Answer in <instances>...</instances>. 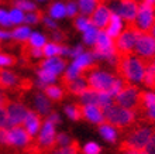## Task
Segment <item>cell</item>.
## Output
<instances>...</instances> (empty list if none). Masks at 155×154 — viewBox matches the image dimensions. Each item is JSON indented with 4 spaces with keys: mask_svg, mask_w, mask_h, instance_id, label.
Segmentation results:
<instances>
[{
    "mask_svg": "<svg viewBox=\"0 0 155 154\" xmlns=\"http://www.w3.org/2000/svg\"><path fill=\"white\" fill-rule=\"evenodd\" d=\"M7 38H12V33L0 30V41H2V40H7Z\"/></svg>",
    "mask_w": 155,
    "mask_h": 154,
    "instance_id": "db71d44e",
    "label": "cell"
},
{
    "mask_svg": "<svg viewBox=\"0 0 155 154\" xmlns=\"http://www.w3.org/2000/svg\"><path fill=\"white\" fill-rule=\"evenodd\" d=\"M118 151H120L121 154H144V150H137V149L121 146V144H120V147H118Z\"/></svg>",
    "mask_w": 155,
    "mask_h": 154,
    "instance_id": "bcb514c9",
    "label": "cell"
},
{
    "mask_svg": "<svg viewBox=\"0 0 155 154\" xmlns=\"http://www.w3.org/2000/svg\"><path fill=\"white\" fill-rule=\"evenodd\" d=\"M90 24H92V23H90V20L87 17H78L76 20H75V27H76L78 30H81V31H85Z\"/></svg>",
    "mask_w": 155,
    "mask_h": 154,
    "instance_id": "60d3db41",
    "label": "cell"
},
{
    "mask_svg": "<svg viewBox=\"0 0 155 154\" xmlns=\"http://www.w3.org/2000/svg\"><path fill=\"white\" fill-rule=\"evenodd\" d=\"M83 153L85 154H99L100 153V147L96 143H87L85 147H83Z\"/></svg>",
    "mask_w": 155,
    "mask_h": 154,
    "instance_id": "b9f144b4",
    "label": "cell"
},
{
    "mask_svg": "<svg viewBox=\"0 0 155 154\" xmlns=\"http://www.w3.org/2000/svg\"><path fill=\"white\" fill-rule=\"evenodd\" d=\"M55 126L51 120H45L44 126L40 132V136L35 139V144H37V149L41 154L45 153H51L52 150H55L57 147V143H55Z\"/></svg>",
    "mask_w": 155,
    "mask_h": 154,
    "instance_id": "ba28073f",
    "label": "cell"
},
{
    "mask_svg": "<svg viewBox=\"0 0 155 154\" xmlns=\"http://www.w3.org/2000/svg\"><path fill=\"white\" fill-rule=\"evenodd\" d=\"M148 65H151L152 68H154V71H155V55L151 57V58H148Z\"/></svg>",
    "mask_w": 155,
    "mask_h": 154,
    "instance_id": "9f6ffc18",
    "label": "cell"
},
{
    "mask_svg": "<svg viewBox=\"0 0 155 154\" xmlns=\"http://www.w3.org/2000/svg\"><path fill=\"white\" fill-rule=\"evenodd\" d=\"M114 96L113 95H110L109 92H100L99 93V101H97V105L102 108L103 110L106 109V108H109V106L114 105Z\"/></svg>",
    "mask_w": 155,
    "mask_h": 154,
    "instance_id": "4dcf8cb0",
    "label": "cell"
},
{
    "mask_svg": "<svg viewBox=\"0 0 155 154\" xmlns=\"http://www.w3.org/2000/svg\"><path fill=\"white\" fill-rule=\"evenodd\" d=\"M42 54L45 57H59L61 54H64V47L57 43H49L42 47Z\"/></svg>",
    "mask_w": 155,
    "mask_h": 154,
    "instance_id": "cb8c5ba5",
    "label": "cell"
},
{
    "mask_svg": "<svg viewBox=\"0 0 155 154\" xmlns=\"http://www.w3.org/2000/svg\"><path fill=\"white\" fill-rule=\"evenodd\" d=\"M65 65H66L65 60H62L59 57H47V60H44V61H41L38 64V68L47 69V71H51V72L58 75L59 72L64 71Z\"/></svg>",
    "mask_w": 155,
    "mask_h": 154,
    "instance_id": "d6986e66",
    "label": "cell"
},
{
    "mask_svg": "<svg viewBox=\"0 0 155 154\" xmlns=\"http://www.w3.org/2000/svg\"><path fill=\"white\" fill-rule=\"evenodd\" d=\"M0 24L7 27V26L12 24V20H10V14L6 13L4 10H0Z\"/></svg>",
    "mask_w": 155,
    "mask_h": 154,
    "instance_id": "c3c4849f",
    "label": "cell"
},
{
    "mask_svg": "<svg viewBox=\"0 0 155 154\" xmlns=\"http://www.w3.org/2000/svg\"><path fill=\"white\" fill-rule=\"evenodd\" d=\"M110 16H111V12H110V9H109V6H106V4H103V3H99L97 7L94 9V12L89 16V20L99 30H104L106 26L109 24Z\"/></svg>",
    "mask_w": 155,
    "mask_h": 154,
    "instance_id": "5bb4252c",
    "label": "cell"
},
{
    "mask_svg": "<svg viewBox=\"0 0 155 154\" xmlns=\"http://www.w3.org/2000/svg\"><path fill=\"white\" fill-rule=\"evenodd\" d=\"M0 127H7L8 129V119L6 106H0Z\"/></svg>",
    "mask_w": 155,
    "mask_h": 154,
    "instance_id": "f6af8a7d",
    "label": "cell"
},
{
    "mask_svg": "<svg viewBox=\"0 0 155 154\" xmlns=\"http://www.w3.org/2000/svg\"><path fill=\"white\" fill-rule=\"evenodd\" d=\"M41 125H42V115L38 113V112L28 110V113H27V116H25L24 122H23L21 126L27 130V133H28L30 136L35 137L41 129Z\"/></svg>",
    "mask_w": 155,
    "mask_h": 154,
    "instance_id": "e0dca14e",
    "label": "cell"
},
{
    "mask_svg": "<svg viewBox=\"0 0 155 154\" xmlns=\"http://www.w3.org/2000/svg\"><path fill=\"white\" fill-rule=\"evenodd\" d=\"M10 20H12V24H20L24 21V13L20 9H13L10 12Z\"/></svg>",
    "mask_w": 155,
    "mask_h": 154,
    "instance_id": "74e56055",
    "label": "cell"
},
{
    "mask_svg": "<svg viewBox=\"0 0 155 154\" xmlns=\"http://www.w3.org/2000/svg\"><path fill=\"white\" fill-rule=\"evenodd\" d=\"M65 112L72 120H81L82 119V103H74V105L66 106Z\"/></svg>",
    "mask_w": 155,
    "mask_h": 154,
    "instance_id": "f546056e",
    "label": "cell"
},
{
    "mask_svg": "<svg viewBox=\"0 0 155 154\" xmlns=\"http://www.w3.org/2000/svg\"><path fill=\"white\" fill-rule=\"evenodd\" d=\"M17 64V58L13 55H6V54H0V67H12Z\"/></svg>",
    "mask_w": 155,
    "mask_h": 154,
    "instance_id": "ab89813d",
    "label": "cell"
},
{
    "mask_svg": "<svg viewBox=\"0 0 155 154\" xmlns=\"http://www.w3.org/2000/svg\"><path fill=\"white\" fill-rule=\"evenodd\" d=\"M143 2H147V3H151V4H155V0H143Z\"/></svg>",
    "mask_w": 155,
    "mask_h": 154,
    "instance_id": "680465c9",
    "label": "cell"
},
{
    "mask_svg": "<svg viewBox=\"0 0 155 154\" xmlns=\"http://www.w3.org/2000/svg\"><path fill=\"white\" fill-rule=\"evenodd\" d=\"M44 19V14L41 10H35V12H30L27 16H24V21L27 24H37L38 21Z\"/></svg>",
    "mask_w": 155,
    "mask_h": 154,
    "instance_id": "8d00e7d4",
    "label": "cell"
},
{
    "mask_svg": "<svg viewBox=\"0 0 155 154\" xmlns=\"http://www.w3.org/2000/svg\"><path fill=\"white\" fill-rule=\"evenodd\" d=\"M141 92L143 91L134 86L131 82H126L123 89L114 96L116 105L137 112V109L140 108V101H141Z\"/></svg>",
    "mask_w": 155,
    "mask_h": 154,
    "instance_id": "277c9868",
    "label": "cell"
},
{
    "mask_svg": "<svg viewBox=\"0 0 155 154\" xmlns=\"http://www.w3.org/2000/svg\"><path fill=\"white\" fill-rule=\"evenodd\" d=\"M93 58H94L93 54H89V53L83 54V53H82L81 55H78V57H76V60H75V62L72 65L82 71V69H85L87 65H90L92 62H93Z\"/></svg>",
    "mask_w": 155,
    "mask_h": 154,
    "instance_id": "484cf974",
    "label": "cell"
},
{
    "mask_svg": "<svg viewBox=\"0 0 155 154\" xmlns=\"http://www.w3.org/2000/svg\"><path fill=\"white\" fill-rule=\"evenodd\" d=\"M123 29V21H121V17L118 16L117 13L111 12V16H110V20H109V24L106 26V33L109 36L116 40L118 37V34L121 33Z\"/></svg>",
    "mask_w": 155,
    "mask_h": 154,
    "instance_id": "ffe728a7",
    "label": "cell"
},
{
    "mask_svg": "<svg viewBox=\"0 0 155 154\" xmlns=\"http://www.w3.org/2000/svg\"><path fill=\"white\" fill-rule=\"evenodd\" d=\"M61 85H62V88H64V92L75 95V96H79V95L89 86L83 77H79V78H76V79H66V78L62 77Z\"/></svg>",
    "mask_w": 155,
    "mask_h": 154,
    "instance_id": "2e32d148",
    "label": "cell"
},
{
    "mask_svg": "<svg viewBox=\"0 0 155 154\" xmlns=\"http://www.w3.org/2000/svg\"><path fill=\"white\" fill-rule=\"evenodd\" d=\"M140 30L134 26V23H127L126 29L123 30V33L118 34V37L114 41L116 47V54H127V53H134L135 41H137V36L140 34Z\"/></svg>",
    "mask_w": 155,
    "mask_h": 154,
    "instance_id": "5b68a950",
    "label": "cell"
},
{
    "mask_svg": "<svg viewBox=\"0 0 155 154\" xmlns=\"http://www.w3.org/2000/svg\"><path fill=\"white\" fill-rule=\"evenodd\" d=\"M20 82V78L14 72L7 71L4 68H0V89L3 91H13Z\"/></svg>",
    "mask_w": 155,
    "mask_h": 154,
    "instance_id": "ac0fdd59",
    "label": "cell"
},
{
    "mask_svg": "<svg viewBox=\"0 0 155 154\" xmlns=\"http://www.w3.org/2000/svg\"><path fill=\"white\" fill-rule=\"evenodd\" d=\"M82 53H83L82 47H76V48H74V50H69V51H68V55H71V57H75V58H76L78 55H81Z\"/></svg>",
    "mask_w": 155,
    "mask_h": 154,
    "instance_id": "f907efd6",
    "label": "cell"
},
{
    "mask_svg": "<svg viewBox=\"0 0 155 154\" xmlns=\"http://www.w3.org/2000/svg\"><path fill=\"white\" fill-rule=\"evenodd\" d=\"M144 154H155V130L150 139V142L147 143V146L144 147Z\"/></svg>",
    "mask_w": 155,
    "mask_h": 154,
    "instance_id": "7bdbcfd3",
    "label": "cell"
},
{
    "mask_svg": "<svg viewBox=\"0 0 155 154\" xmlns=\"http://www.w3.org/2000/svg\"><path fill=\"white\" fill-rule=\"evenodd\" d=\"M134 54L141 58H151L155 55V37L151 33H140L137 36Z\"/></svg>",
    "mask_w": 155,
    "mask_h": 154,
    "instance_id": "30bf717a",
    "label": "cell"
},
{
    "mask_svg": "<svg viewBox=\"0 0 155 154\" xmlns=\"http://www.w3.org/2000/svg\"><path fill=\"white\" fill-rule=\"evenodd\" d=\"M143 82L145 84L147 88L155 89V71L151 65H147V69H145V75H144Z\"/></svg>",
    "mask_w": 155,
    "mask_h": 154,
    "instance_id": "1f68e13d",
    "label": "cell"
},
{
    "mask_svg": "<svg viewBox=\"0 0 155 154\" xmlns=\"http://www.w3.org/2000/svg\"><path fill=\"white\" fill-rule=\"evenodd\" d=\"M99 91L93 89V88H90L87 86L83 92L79 95V99H81L83 103H93V105H97V101H99Z\"/></svg>",
    "mask_w": 155,
    "mask_h": 154,
    "instance_id": "7402d4cb",
    "label": "cell"
},
{
    "mask_svg": "<svg viewBox=\"0 0 155 154\" xmlns=\"http://www.w3.org/2000/svg\"><path fill=\"white\" fill-rule=\"evenodd\" d=\"M14 6L23 12H34L35 10V4L31 2H27V0H17V2H14Z\"/></svg>",
    "mask_w": 155,
    "mask_h": 154,
    "instance_id": "f35d334b",
    "label": "cell"
},
{
    "mask_svg": "<svg viewBox=\"0 0 155 154\" xmlns=\"http://www.w3.org/2000/svg\"><path fill=\"white\" fill-rule=\"evenodd\" d=\"M33 136L27 133L23 126L8 127V144L7 147H25L33 142Z\"/></svg>",
    "mask_w": 155,
    "mask_h": 154,
    "instance_id": "7c38bea8",
    "label": "cell"
},
{
    "mask_svg": "<svg viewBox=\"0 0 155 154\" xmlns=\"http://www.w3.org/2000/svg\"><path fill=\"white\" fill-rule=\"evenodd\" d=\"M83 33H85L83 40H85L86 44H87V45H94V43H96V38H97V33H99L97 27H94L93 24H90Z\"/></svg>",
    "mask_w": 155,
    "mask_h": 154,
    "instance_id": "f1b7e54d",
    "label": "cell"
},
{
    "mask_svg": "<svg viewBox=\"0 0 155 154\" xmlns=\"http://www.w3.org/2000/svg\"><path fill=\"white\" fill-rule=\"evenodd\" d=\"M140 2L141 0H118V6L116 13L121 19H124L127 23H131V21H134L135 16L138 13Z\"/></svg>",
    "mask_w": 155,
    "mask_h": 154,
    "instance_id": "4fadbf2b",
    "label": "cell"
},
{
    "mask_svg": "<svg viewBox=\"0 0 155 154\" xmlns=\"http://www.w3.org/2000/svg\"><path fill=\"white\" fill-rule=\"evenodd\" d=\"M55 143H57V147H64V146H66V144H69L71 139L68 137L65 133H61L55 137Z\"/></svg>",
    "mask_w": 155,
    "mask_h": 154,
    "instance_id": "ee69618b",
    "label": "cell"
},
{
    "mask_svg": "<svg viewBox=\"0 0 155 154\" xmlns=\"http://www.w3.org/2000/svg\"><path fill=\"white\" fill-rule=\"evenodd\" d=\"M34 106H35L38 113H41L42 116L51 112V102L48 101V96L41 92L34 93Z\"/></svg>",
    "mask_w": 155,
    "mask_h": 154,
    "instance_id": "44dd1931",
    "label": "cell"
},
{
    "mask_svg": "<svg viewBox=\"0 0 155 154\" xmlns=\"http://www.w3.org/2000/svg\"><path fill=\"white\" fill-rule=\"evenodd\" d=\"M30 34H31V33H30L28 27H17V29L12 33V37L17 41H24L30 37Z\"/></svg>",
    "mask_w": 155,
    "mask_h": 154,
    "instance_id": "d590c367",
    "label": "cell"
},
{
    "mask_svg": "<svg viewBox=\"0 0 155 154\" xmlns=\"http://www.w3.org/2000/svg\"><path fill=\"white\" fill-rule=\"evenodd\" d=\"M100 134L103 136V139H106L107 142H110V143H114L117 140V133H116L114 127L107 125V123H103L100 126Z\"/></svg>",
    "mask_w": 155,
    "mask_h": 154,
    "instance_id": "83f0119b",
    "label": "cell"
},
{
    "mask_svg": "<svg viewBox=\"0 0 155 154\" xmlns=\"http://www.w3.org/2000/svg\"><path fill=\"white\" fill-rule=\"evenodd\" d=\"M85 79L90 88H93V89L99 91V92H109L110 93V91H111V88H113V85H114L117 77L96 69V71H92V72L87 74L85 77Z\"/></svg>",
    "mask_w": 155,
    "mask_h": 154,
    "instance_id": "9c48e42d",
    "label": "cell"
},
{
    "mask_svg": "<svg viewBox=\"0 0 155 154\" xmlns=\"http://www.w3.org/2000/svg\"><path fill=\"white\" fill-rule=\"evenodd\" d=\"M6 110H7L8 127L21 126L27 113H28V109L21 102H16V101H8L6 103Z\"/></svg>",
    "mask_w": 155,
    "mask_h": 154,
    "instance_id": "8fae6325",
    "label": "cell"
},
{
    "mask_svg": "<svg viewBox=\"0 0 155 154\" xmlns=\"http://www.w3.org/2000/svg\"><path fill=\"white\" fill-rule=\"evenodd\" d=\"M52 37H54V40H57V41H64V40H65V36H64V33L57 31V30L54 31Z\"/></svg>",
    "mask_w": 155,
    "mask_h": 154,
    "instance_id": "816d5d0a",
    "label": "cell"
},
{
    "mask_svg": "<svg viewBox=\"0 0 155 154\" xmlns=\"http://www.w3.org/2000/svg\"><path fill=\"white\" fill-rule=\"evenodd\" d=\"M116 71L117 77L127 82H143L148 58H141L134 53L116 54Z\"/></svg>",
    "mask_w": 155,
    "mask_h": 154,
    "instance_id": "6da1fadb",
    "label": "cell"
},
{
    "mask_svg": "<svg viewBox=\"0 0 155 154\" xmlns=\"http://www.w3.org/2000/svg\"><path fill=\"white\" fill-rule=\"evenodd\" d=\"M0 2H2V0H0Z\"/></svg>",
    "mask_w": 155,
    "mask_h": 154,
    "instance_id": "91938a15",
    "label": "cell"
},
{
    "mask_svg": "<svg viewBox=\"0 0 155 154\" xmlns=\"http://www.w3.org/2000/svg\"><path fill=\"white\" fill-rule=\"evenodd\" d=\"M103 115H104V123L113 126V127H117V129H121V130L130 127L137 120V116H135L134 110L126 109V108L118 106L116 103L106 108V109L103 110Z\"/></svg>",
    "mask_w": 155,
    "mask_h": 154,
    "instance_id": "3957f363",
    "label": "cell"
},
{
    "mask_svg": "<svg viewBox=\"0 0 155 154\" xmlns=\"http://www.w3.org/2000/svg\"><path fill=\"white\" fill-rule=\"evenodd\" d=\"M44 23H45L47 26H48L49 29H54V30L57 29V26H55V23H54V21L51 20V19H48V17H44Z\"/></svg>",
    "mask_w": 155,
    "mask_h": 154,
    "instance_id": "11a10c76",
    "label": "cell"
},
{
    "mask_svg": "<svg viewBox=\"0 0 155 154\" xmlns=\"http://www.w3.org/2000/svg\"><path fill=\"white\" fill-rule=\"evenodd\" d=\"M99 0H79V10L83 16H90L97 7Z\"/></svg>",
    "mask_w": 155,
    "mask_h": 154,
    "instance_id": "d4e9b609",
    "label": "cell"
},
{
    "mask_svg": "<svg viewBox=\"0 0 155 154\" xmlns=\"http://www.w3.org/2000/svg\"><path fill=\"white\" fill-rule=\"evenodd\" d=\"M7 102H8L7 95L0 91V106H6V103H7Z\"/></svg>",
    "mask_w": 155,
    "mask_h": 154,
    "instance_id": "f5cc1de1",
    "label": "cell"
},
{
    "mask_svg": "<svg viewBox=\"0 0 155 154\" xmlns=\"http://www.w3.org/2000/svg\"><path fill=\"white\" fill-rule=\"evenodd\" d=\"M38 78H40V85L42 84H49V82H54L57 79V74L51 72V71H47V69H38L37 71Z\"/></svg>",
    "mask_w": 155,
    "mask_h": 154,
    "instance_id": "836d02e7",
    "label": "cell"
},
{
    "mask_svg": "<svg viewBox=\"0 0 155 154\" xmlns=\"http://www.w3.org/2000/svg\"><path fill=\"white\" fill-rule=\"evenodd\" d=\"M78 13V6L75 3H68L66 4V14L69 17H75Z\"/></svg>",
    "mask_w": 155,
    "mask_h": 154,
    "instance_id": "681fc988",
    "label": "cell"
},
{
    "mask_svg": "<svg viewBox=\"0 0 155 154\" xmlns=\"http://www.w3.org/2000/svg\"><path fill=\"white\" fill-rule=\"evenodd\" d=\"M8 144V129L7 127H0V146H7Z\"/></svg>",
    "mask_w": 155,
    "mask_h": 154,
    "instance_id": "7dc6e473",
    "label": "cell"
},
{
    "mask_svg": "<svg viewBox=\"0 0 155 154\" xmlns=\"http://www.w3.org/2000/svg\"><path fill=\"white\" fill-rule=\"evenodd\" d=\"M96 58H107V60H113L116 61V47L114 41L109 34L106 33V30H99L97 38L94 43V48L92 53Z\"/></svg>",
    "mask_w": 155,
    "mask_h": 154,
    "instance_id": "8992f818",
    "label": "cell"
},
{
    "mask_svg": "<svg viewBox=\"0 0 155 154\" xmlns=\"http://www.w3.org/2000/svg\"><path fill=\"white\" fill-rule=\"evenodd\" d=\"M154 130L155 126H147V122H144V120L134 122L130 127H127L126 137L120 144L133 147V149H137V150H144V147L150 142Z\"/></svg>",
    "mask_w": 155,
    "mask_h": 154,
    "instance_id": "7a4b0ae2",
    "label": "cell"
},
{
    "mask_svg": "<svg viewBox=\"0 0 155 154\" xmlns=\"http://www.w3.org/2000/svg\"><path fill=\"white\" fill-rule=\"evenodd\" d=\"M150 33H151L152 36L155 37V23H154V26H152V29H151V31H150Z\"/></svg>",
    "mask_w": 155,
    "mask_h": 154,
    "instance_id": "6f0895ef",
    "label": "cell"
},
{
    "mask_svg": "<svg viewBox=\"0 0 155 154\" xmlns=\"http://www.w3.org/2000/svg\"><path fill=\"white\" fill-rule=\"evenodd\" d=\"M27 40H28V43L33 45V47H38V48H42V47L47 44L45 37L41 36L40 33H33V34H30V37Z\"/></svg>",
    "mask_w": 155,
    "mask_h": 154,
    "instance_id": "e575fe53",
    "label": "cell"
},
{
    "mask_svg": "<svg viewBox=\"0 0 155 154\" xmlns=\"http://www.w3.org/2000/svg\"><path fill=\"white\" fill-rule=\"evenodd\" d=\"M82 119L96 125H103L104 123L103 109L99 105L93 103H82Z\"/></svg>",
    "mask_w": 155,
    "mask_h": 154,
    "instance_id": "9a60e30c",
    "label": "cell"
},
{
    "mask_svg": "<svg viewBox=\"0 0 155 154\" xmlns=\"http://www.w3.org/2000/svg\"><path fill=\"white\" fill-rule=\"evenodd\" d=\"M134 26L141 33H150L152 26L155 23V4L147 3V2H140L138 13L134 19Z\"/></svg>",
    "mask_w": 155,
    "mask_h": 154,
    "instance_id": "52a82bcc",
    "label": "cell"
},
{
    "mask_svg": "<svg viewBox=\"0 0 155 154\" xmlns=\"http://www.w3.org/2000/svg\"><path fill=\"white\" fill-rule=\"evenodd\" d=\"M49 14L52 19H62L66 14V7L62 3H55L51 4L49 7Z\"/></svg>",
    "mask_w": 155,
    "mask_h": 154,
    "instance_id": "d6a6232c",
    "label": "cell"
},
{
    "mask_svg": "<svg viewBox=\"0 0 155 154\" xmlns=\"http://www.w3.org/2000/svg\"><path fill=\"white\" fill-rule=\"evenodd\" d=\"M44 93L47 96L51 99V101H55V102H59L64 99V89L61 86H57V85H48L44 88Z\"/></svg>",
    "mask_w": 155,
    "mask_h": 154,
    "instance_id": "603a6c76",
    "label": "cell"
},
{
    "mask_svg": "<svg viewBox=\"0 0 155 154\" xmlns=\"http://www.w3.org/2000/svg\"><path fill=\"white\" fill-rule=\"evenodd\" d=\"M0 43H2V41H0Z\"/></svg>",
    "mask_w": 155,
    "mask_h": 154,
    "instance_id": "94428289",
    "label": "cell"
},
{
    "mask_svg": "<svg viewBox=\"0 0 155 154\" xmlns=\"http://www.w3.org/2000/svg\"><path fill=\"white\" fill-rule=\"evenodd\" d=\"M135 116H140V120H144V122H147V123H152V125H155V105L137 112Z\"/></svg>",
    "mask_w": 155,
    "mask_h": 154,
    "instance_id": "4316f807",
    "label": "cell"
}]
</instances>
